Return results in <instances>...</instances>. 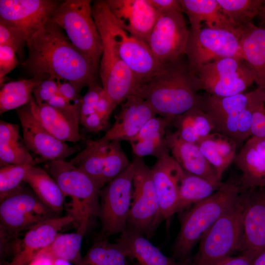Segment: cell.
Listing matches in <instances>:
<instances>
[{
    "instance_id": "obj_1",
    "label": "cell",
    "mask_w": 265,
    "mask_h": 265,
    "mask_svg": "<svg viewBox=\"0 0 265 265\" xmlns=\"http://www.w3.org/2000/svg\"><path fill=\"white\" fill-rule=\"evenodd\" d=\"M28 56L21 65L33 77L68 81L80 93L96 82L97 70L51 19L27 42Z\"/></svg>"
},
{
    "instance_id": "obj_2",
    "label": "cell",
    "mask_w": 265,
    "mask_h": 265,
    "mask_svg": "<svg viewBox=\"0 0 265 265\" xmlns=\"http://www.w3.org/2000/svg\"><path fill=\"white\" fill-rule=\"evenodd\" d=\"M186 55L165 65L160 72L139 84L135 94L152 106L157 115L172 122L193 107H201L202 96L197 76L191 71Z\"/></svg>"
},
{
    "instance_id": "obj_3",
    "label": "cell",
    "mask_w": 265,
    "mask_h": 265,
    "mask_svg": "<svg viewBox=\"0 0 265 265\" xmlns=\"http://www.w3.org/2000/svg\"><path fill=\"white\" fill-rule=\"evenodd\" d=\"M242 189L238 182L222 183L210 196L182 212L174 247L175 257L185 259L196 243L236 202Z\"/></svg>"
},
{
    "instance_id": "obj_4",
    "label": "cell",
    "mask_w": 265,
    "mask_h": 265,
    "mask_svg": "<svg viewBox=\"0 0 265 265\" xmlns=\"http://www.w3.org/2000/svg\"><path fill=\"white\" fill-rule=\"evenodd\" d=\"M92 10L98 28L107 34L115 50L140 83L161 72L165 64L157 59L146 43L117 24L106 0H95Z\"/></svg>"
},
{
    "instance_id": "obj_5",
    "label": "cell",
    "mask_w": 265,
    "mask_h": 265,
    "mask_svg": "<svg viewBox=\"0 0 265 265\" xmlns=\"http://www.w3.org/2000/svg\"><path fill=\"white\" fill-rule=\"evenodd\" d=\"M51 20L65 31L73 46L99 70L103 45L93 17L91 1L61 2Z\"/></svg>"
},
{
    "instance_id": "obj_6",
    "label": "cell",
    "mask_w": 265,
    "mask_h": 265,
    "mask_svg": "<svg viewBox=\"0 0 265 265\" xmlns=\"http://www.w3.org/2000/svg\"><path fill=\"white\" fill-rule=\"evenodd\" d=\"M246 203L244 190L200 238L193 265H216L239 249Z\"/></svg>"
},
{
    "instance_id": "obj_7",
    "label": "cell",
    "mask_w": 265,
    "mask_h": 265,
    "mask_svg": "<svg viewBox=\"0 0 265 265\" xmlns=\"http://www.w3.org/2000/svg\"><path fill=\"white\" fill-rule=\"evenodd\" d=\"M44 169L58 184L64 201L70 198L66 206L79 225L98 215L100 189L88 175L65 160L46 162Z\"/></svg>"
},
{
    "instance_id": "obj_8",
    "label": "cell",
    "mask_w": 265,
    "mask_h": 265,
    "mask_svg": "<svg viewBox=\"0 0 265 265\" xmlns=\"http://www.w3.org/2000/svg\"><path fill=\"white\" fill-rule=\"evenodd\" d=\"M0 202V242L17 240L22 232L58 216L23 184Z\"/></svg>"
},
{
    "instance_id": "obj_9",
    "label": "cell",
    "mask_w": 265,
    "mask_h": 265,
    "mask_svg": "<svg viewBox=\"0 0 265 265\" xmlns=\"http://www.w3.org/2000/svg\"><path fill=\"white\" fill-rule=\"evenodd\" d=\"M244 26L237 30L190 28L186 55L193 74L202 66L220 59L236 57L244 59L241 40Z\"/></svg>"
},
{
    "instance_id": "obj_10",
    "label": "cell",
    "mask_w": 265,
    "mask_h": 265,
    "mask_svg": "<svg viewBox=\"0 0 265 265\" xmlns=\"http://www.w3.org/2000/svg\"><path fill=\"white\" fill-rule=\"evenodd\" d=\"M134 170L133 161L100 190L97 216L100 220L101 229L99 238H108L127 228Z\"/></svg>"
},
{
    "instance_id": "obj_11",
    "label": "cell",
    "mask_w": 265,
    "mask_h": 265,
    "mask_svg": "<svg viewBox=\"0 0 265 265\" xmlns=\"http://www.w3.org/2000/svg\"><path fill=\"white\" fill-rule=\"evenodd\" d=\"M133 161L135 164L133 189L127 228L136 230L149 239L163 220L151 168L142 158L136 157Z\"/></svg>"
},
{
    "instance_id": "obj_12",
    "label": "cell",
    "mask_w": 265,
    "mask_h": 265,
    "mask_svg": "<svg viewBox=\"0 0 265 265\" xmlns=\"http://www.w3.org/2000/svg\"><path fill=\"white\" fill-rule=\"evenodd\" d=\"M195 75L200 90L219 97L243 93L255 82L254 75L244 60L236 57H226L205 64Z\"/></svg>"
},
{
    "instance_id": "obj_13",
    "label": "cell",
    "mask_w": 265,
    "mask_h": 265,
    "mask_svg": "<svg viewBox=\"0 0 265 265\" xmlns=\"http://www.w3.org/2000/svg\"><path fill=\"white\" fill-rule=\"evenodd\" d=\"M189 34L183 12L159 15L147 44L157 59L166 64L186 55Z\"/></svg>"
},
{
    "instance_id": "obj_14",
    "label": "cell",
    "mask_w": 265,
    "mask_h": 265,
    "mask_svg": "<svg viewBox=\"0 0 265 265\" xmlns=\"http://www.w3.org/2000/svg\"><path fill=\"white\" fill-rule=\"evenodd\" d=\"M98 30L103 45L99 67L102 86L116 107L136 93L140 83L115 50L107 34Z\"/></svg>"
},
{
    "instance_id": "obj_15",
    "label": "cell",
    "mask_w": 265,
    "mask_h": 265,
    "mask_svg": "<svg viewBox=\"0 0 265 265\" xmlns=\"http://www.w3.org/2000/svg\"><path fill=\"white\" fill-rule=\"evenodd\" d=\"M61 3L53 0H0V21L21 32L27 42Z\"/></svg>"
},
{
    "instance_id": "obj_16",
    "label": "cell",
    "mask_w": 265,
    "mask_h": 265,
    "mask_svg": "<svg viewBox=\"0 0 265 265\" xmlns=\"http://www.w3.org/2000/svg\"><path fill=\"white\" fill-rule=\"evenodd\" d=\"M17 114L24 143L29 151L38 157L37 163L64 160L78 151L77 146L68 145L47 131L33 115L29 104L17 109Z\"/></svg>"
},
{
    "instance_id": "obj_17",
    "label": "cell",
    "mask_w": 265,
    "mask_h": 265,
    "mask_svg": "<svg viewBox=\"0 0 265 265\" xmlns=\"http://www.w3.org/2000/svg\"><path fill=\"white\" fill-rule=\"evenodd\" d=\"M244 190L246 203L238 251L253 262L265 249V187Z\"/></svg>"
},
{
    "instance_id": "obj_18",
    "label": "cell",
    "mask_w": 265,
    "mask_h": 265,
    "mask_svg": "<svg viewBox=\"0 0 265 265\" xmlns=\"http://www.w3.org/2000/svg\"><path fill=\"white\" fill-rule=\"evenodd\" d=\"M80 101L56 107L37 104L33 97L29 104L34 116L51 134L64 142H77L83 139L80 130Z\"/></svg>"
},
{
    "instance_id": "obj_19",
    "label": "cell",
    "mask_w": 265,
    "mask_h": 265,
    "mask_svg": "<svg viewBox=\"0 0 265 265\" xmlns=\"http://www.w3.org/2000/svg\"><path fill=\"white\" fill-rule=\"evenodd\" d=\"M117 24L132 36L147 43L159 14L148 0H106Z\"/></svg>"
},
{
    "instance_id": "obj_20",
    "label": "cell",
    "mask_w": 265,
    "mask_h": 265,
    "mask_svg": "<svg viewBox=\"0 0 265 265\" xmlns=\"http://www.w3.org/2000/svg\"><path fill=\"white\" fill-rule=\"evenodd\" d=\"M153 181L163 220L176 213L179 187L185 171L167 153L157 159L151 167Z\"/></svg>"
},
{
    "instance_id": "obj_21",
    "label": "cell",
    "mask_w": 265,
    "mask_h": 265,
    "mask_svg": "<svg viewBox=\"0 0 265 265\" xmlns=\"http://www.w3.org/2000/svg\"><path fill=\"white\" fill-rule=\"evenodd\" d=\"M121 104L114 123L101 137L103 140L130 141L150 119L157 115L150 104L137 94L128 96Z\"/></svg>"
},
{
    "instance_id": "obj_22",
    "label": "cell",
    "mask_w": 265,
    "mask_h": 265,
    "mask_svg": "<svg viewBox=\"0 0 265 265\" xmlns=\"http://www.w3.org/2000/svg\"><path fill=\"white\" fill-rule=\"evenodd\" d=\"M75 222V218L68 214L49 218L33 226L20 240L12 259L6 265H28L53 242L61 230Z\"/></svg>"
},
{
    "instance_id": "obj_23",
    "label": "cell",
    "mask_w": 265,
    "mask_h": 265,
    "mask_svg": "<svg viewBox=\"0 0 265 265\" xmlns=\"http://www.w3.org/2000/svg\"><path fill=\"white\" fill-rule=\"evenodd\" d=\"M234 162L241 172L238 182L242 190L265 187V137H250Z\"/></svg>"
},
{
    "instance_id": "obj_24",
    "label": "cell",
    "mask_w": 265,
    "mask_h": 265,
    "mask_svg": "<svg viewBox=\"0 0 265 265\" xmlns=\"http://www.w3.org/2000/svg\"><path fill=\"white\" fill-rule=\"evenodd\" d=\"M165 139L172 156L186 172L214 182H221L198 145L182 139L178 133L167 129Z\"/></svg>"
},
{
    "instance_id": "obj_25",
    "label": "cell",
    "mask_w": 265,
    "mask_h": 265,
    "mask_svg": "<svg viewBox=\"0 0 265 265\" xmlns=\"http://www.w3.org/2000/svg\"><path fill=\"white\" fill-rule=\"evenodd\" d=\"M128 259H135L139 265H184L164 255L144 235L127 228L116 241Z\"/></svg>"
},
{
    "instance_id": "obj_26",
    "label": "cell",
    "mask_w": 265,
    "mask_h": 265,
    "mask_svg": "<svg viewBox=\"0 0 265 265\" xmlns=\"http://www.w3.org/2000/svg\"><path fill=\"white\" fill-rule=\"evenodd\" d=\"M183 13L189 19L191 28L207 27L213 28L237 30L239 27L234 24L224 13L216 0H180Z\"/></svg>"
},
{
    "instance_id": "obj_27",
    "label": "cell",
    "mask_w": 265,
    "mask_h": 265,
    "mask_svg": "<svg viewBox=\"0 0 265 265\" xmlns=\"http://www.w3.org/2000/svg\"><path fill=\"white\" fill-rule=\"evenodd\" d=\"M241 45L244 60L254 75L257 88L265 91V28L253 23L245 25Z\"/></svg>"
},
{
    "instance_id": "obj_28",
    "label": "cell",
    "mask_w": 265,
    "mask_h": 265,
    "mask_svg": "<svg viewBox=\"0 0 265 265\" xmlns=\"http://www.w3.org/2000/svg\"><path fill=\"white\" fill-rule=\"evenodd\" d=\"M197 144L214 168L218 180L221 181L224 172L236 157L238 146L236 142L220 133L213 132Z\"/></svg>"
},
{
    "instance_id": "obj_29",
    "label": "cell",
    "mask_w": 265,
    "mask_h": 265,
    "mask_svg": "<svg viewBox=\"0 0 265 265\" xmlns=\"http://www.w3.org/2000/svg\"><path fill=\"white\" fill-rule=\"evenodd\" d=\"M24 181L44 205L57 215L62 212L65 203L63 194L55 181L44 169L31 165Z\"/></svg>"
},
{
    "instance_id": "obj_30",
    "label": "cell",
    "mask_w": 265,
    "mask_h": 265,
    "mask_svg": "<svg viewBox=\"0 0 265 265\" xmlns=\"http://www.w3.org/2000/svg\"><path fill=\"white\" fill-rule=\"evenodd\" d=\"M0 164H37L26 148L20 133V126L0 121Z\"/></svg>"
},
{
    "instance_id": "obj_31",
    "label": "cell",
    "mask_w": 265,
    "mask_h": 265,
    "mask_svg": "<svg viewBox=\"0 0 265 265\" xmlns=\"http://www.w3.org/2000/svg\"><path fill=\"white\" fill-rule=\"evenodd\" d=\"M108 142L101 138L97 140L88 138L85 148L69 161L88 175L100 190L105 186L103 174Z\"/></svg>"
},
{
    "instance_id": "obj_32",
    "label": "cell",
    "mask_w": 265,
    "mask_h": 265,
    "mask_svg": "<svg viewBox=\"0 0 265 265\" xmlns=\"http://www.w3.org/2000/svg\"><path fill=\"white\" fill-rule=\"evenodd\" d=\"M171 125L182 139L195 144L213 132L209 116L201 107H193L176 117Z\"/></svg>"
},
{
    "instance_id": "obj_33",
    "label": "cell",
    "mask_w": 265,
    "mask_h": 265,
    "mask_svg": "<svg viewBox=\"0 0 265 265\" xmlns=\"http://www.w3.org/2000/svg\"><path fill=\"white\" fill-rule=\"evenodd\" d=\"M85 219L78 226L76 232L59 233L53 242L40 252L56 259L66 260L74 265H79L82 261L81 245L90 222Z\"/></svg>"
},
{
    "instance_id": "obj_34",
    "label": "cell",
    "mask_w": 265,
    "mask_h": 265,
    "mask_svg": "<svg viewBox=\"0 0 265 265\" xmlns=\"http://www.w3.org/2000/svg\"><path fill=\"white\" fill-rule=\"evenodd\" d=\"M222 182H214L185 171L179 191L176 212L184 211L191 205L212 195Z\"/></svg>"
},
{
    "instance_id": "obj_35",
    "label": "cell",
    "mask_w": 265,
    "mask_h": 265,
    "mask_svg": "<svg viewBox=\"0 0 265 265\" xmlns=\"http://www.w3.org/2000/svg\"><path fill=\"white\" fill-rule=\"evenodd\" d=\"M45 80L42 77H32L4 83L0 91V115L29 104L33 97L34 89Z\"/></svg>"
},
{
    "instance_id": "obj_36",
    "label": "cell",
    "mask_w": 265,
    "mask_h": 265,
    "mask_svg": "<svg viewBox=\"0 0 265 265\" xmlns=\"http://www.w3.org/2000/svg\"><path fill=\"white\" fill-rule=\"evenodd\" d=\"M247 93L219 97L210 94L202 96L201 108L209 116L212 125L248 107Z\"/></svg>"
},
{
    "instance_id": "obj_37",
    "label": "cell",
    "mask_w": 265,
    "mask_h": 265,
    "mask_svg": "<svg viewBox=\"0 0 265 265\" xmlns=\"http://www.w3.org/2000/svg\"><path fill=\"white\" fill-rule=\"evenodd\" d=\"M128 258L117 243L99 238L82 257L79 265H130Z\"/></svg>"
},
{
    "instance_id": "obj_38",
    "label": "cell",
    "mask_w": 265,
    "mask_h": 265,
    "mask_svg": "<svg viewBox=\"0 0 265 265\" xmlns=\"http://www.w3.org/2000/svg\"><path fill=\"white\" fill-rule=\"evenodd\" d=\"M104 91L103 86L94 82L88 86L87 92L80 101V124L90 132H100L107 126L97 111L98 103Z\"/></svg>"
},
{
    "instance_id": "obj_39",
    "label": "cell",
    "mask_w": 265,
    "mask_h": 265,
    "mask_svg": "<svg viewBox=\"0 0 265 265\" xmlns=\"http://www.w3.org/2000/svg\"><path fill=\"white\" fill-rule=\"evenodd\" d=\"M224 13L238 26L252 23L258 16L264 5V0H216Z\"/></svg>"
},
{
    "instance_id": "obj_40",
    "label": "cell",
    "mask_w": 265,
    "mask_h": 265,
    "mask_svg": "<svg viewBox=\"0 0 265 265\" xmlns=\"http://www.w3.org/2000/svg\"><path fill=\"white\" fill-rule=\"evenodd\" d=\"M120 142L113 140L109 141L107 144L103 174L105 186L123 171L131 163Z\"/></svg>"
},
{
    "instance_id": "obj_41",
    "label": "cell",
    "mask_w": 265,
    "mask_h": 265,
    "mask_svg": "<svg viewBox=\"0 0 265 265\" xmlns=\"http://www.w3.org/2000/svg\"><path fill=\"white\" fill-rule=\"evenodd\" d=\"M30 164H4L0 168V201L19 188Z\"/></svg>"
},
{
    "instance_id": "obj_42",
    "label": "cell",
    "mask_w": 265,
    "mask_h": 265,
    "mask_svg": "<svg viewBox=\"0 0 265 265\" xmlns=\"http://www.w3.org/2000/svg\"><path fill=\"white\" fill-rule=\"evenodd\" d=\"M251 111V136L265 137V91L257 88L247 93Z\"/></svg>"
},
{
    "instance_id": "obj_43",
    "label": "cell",
    "mask_w": 265,
    "mask_h": 265,
    "mask_svg": "<svg viewBox=\"0 0 265 265\" xmlns=\"http://www.w3.org/2000/svg\"><path fill=\"white\" fill-rule=\"evenodd\" d=\"M130 142L133 153L139 158L151 156L158 159L170 152L165 135Z\"/></svg>"
},
{
    "instance_id": "obj_44",
    "label": "cell",
    "mask_w": 265,
    "mask_h": 265,
    "mask_svg": "<svg viewBox=\"0 0 265 265\" xmlns=\"http://www.w3.org/2000/svg\"><path fill=\"white\" fill-rule=\"evenodd\" d=\"M172 122L165 118L156 116L150 119L131 141L142 140L159 136H165L168 127Z\"/></svg>"
},
{
    "instance_id": "obj_45",
    "label": "cell",
    "mask_w": 265,
    "mask_h": 265,
    "mask_svg": "<svg viewBox=\"0 0 265 265\" xmlns=\"http://www.w3.org/2000/svg\"><path fill=\"white\" fill-rule=\"evenodd\" d=\"M26 44V40L21 32L0 21V45L10 46L23 59L24 48Z\"/></svg>"
},
{
    "instance_id": "obj_46",
    "label": "cell",
    "mask_w": 265,
    "mask_h": 265,
    "mask_svg": "<svg viewBox=\"0 0 265 265\" xmlns=\"http://www.w3.org/2000/svg\"><path fill=\"white\" fill-rule=\"evenodd\" d=\"M15 51L7 45H0V84L4 83L5 76L19 64Z\"/></svg>"
},
{
    "instance_id": "obj_47",
    "label": "cell",
    "mask_w": 265,
    "mask_h": 265,
    "mask_svg": "<svg viewBox=\"0 0 265 265\" xmlns=\"http://www.w3.org/2000/svg\"><path fill=\"white\" fill-rule=\"evenodd\" d=\"M57 81L48 79L42 82L34 90L33 95L37 104H46L53 96L58 93Z\"/></svg>"
},
{
    "instance_id": "obj_48",
    "label": "cell",
    "mask_w": 265,
    "mask_h": 265,
    "mask_svg": "<svg viewBox=\"0 0 265 265\" xmlns=\"http://www.w3.org/2000/svg\"><path fill=\"white\" fill-rule=\"evenodd\" d=\"M159 15L182 12L180 0H148Z\"/></svg>"
},
{
    "instance_id": "obj_49",
    "label": "cell",
    "mask_w": 265,
    "mask_h": 265,
    "mask_svg": "<svg viewBox=\"0 0 265 265\" xmlns=\"http://www.w3.org/2000/svg\"><path fill=\"white\" fill-rule=\"evenodd\" d=\"M57 81L58 91L60 95L70 102L73 101L75 103L81 100L82 97L71 83L68 81Z\"/></svg>"
},
{
    "instance_id": "obj_50",
    "label": "cell",
    "mask_w": 265,
    "mask_h": 265,
    "mask_svg": "<svg viewBox=\"0 0 265 265\" xmlns=\"http://www.w3.org/2000/svg\"><path fill=\"white\" fill-rule=\"evenodd\" d=\"M216 265H253V261L248 256L241 254L237 257H228Z\"/></svg>"
},
{
    "instance_id": "obj_51",
    "label": "cell",
    "mask_w": 265,
    "mask_h": 265,
    "mask_svg": "<svg viewBox=\"0 0 265 265\" xmlns=\"http://www.w3.org/2000/svg\"><path fill=\"white\" fill-rule=\"evenodd\" d=\"M55 259L42 252H39L28 265H53Z\"/></svg>"
},
{
    "instance_id": "obj_52",
    "label": "cell",
    "mask_w": 265,
    "mask_h": 265,
    "mask_svg": "<svg viewBox=\"0 0 265 265\" xmlns=\"http://www.w3.org/2000/svg\"><path fill=\"white\" fill-rule=\"evenodd\" d=\"M46 104L52 106L62 107L72 103L58 93L53 96Z\"/></svg>"
},
{
    "instance_id": "obj_53",
    "label": "cell",
    "mask_w": 265,
    "mask_h": 265,
    "mask_svg": "<svg viewBox=\"0 0 265 265\" xmlns=\"http://www.w3.org/2000/svg\"><path fill=\"white\" fill-rule=\"evenodd\" d=\"M253 265H265V249L255 259Z\"/></svg>"
},
{
    "instance_id": "obj_54",
    "label": "cell",
    "mask_w": 265,
    "mask_h": 265,
    "mask_svg": "<svg viewBox=\"0 0 265 265\" xmlns=\"http://www.w3.org/2000/svg\"><path fill=\"white\" fill-rule=\"evenodd\" d=\"M258 17L260 18L261 20V26H260L265 28V0Z\"/></svg>"
},
{
    "instance_id": "obj_55",
    "label": "cell",
    "mask_w": 265,
    "mask_h": 265,
    "mask_svg": "<svg viewBox=\"0 0 265 265\" xmlns=\"http://www.w3.org/2000/svg\"><path fill=\"white\" fill-rule=\"evenodd\" d=\"M53 265H74L71 263L63 259H56Z\"/></svg>"
}]
</instances>
